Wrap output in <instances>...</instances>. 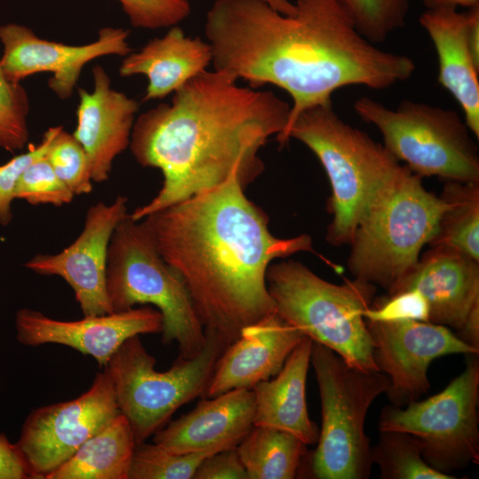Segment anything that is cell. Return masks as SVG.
<instances>
[{"mask_svg": "<svg viewBox=\"0 0 479 479\" xmlns=\"http://www.w3.org/2000/svg\"><path fill=\"white\" fill-rule=\"evenodd\" d=\"M294 4L295 13L285 15L263 0H216L204 25L215 70L253 88L273 84L290 95L285 130L344 86L384 90L412 75L414 61L365 38L337 0Z\"/></svg>", "mask_w": 479, "mask_h": 479, "instance_id": "obj_1", "label": "cell"}, {"mask_svg": "<svg viewBox=\"0 0 479 479\" xmlns=\"http://www.w3.org/2000/svg\"><path fill=\"white\" fill-rule=\"evenodd\" d=\"M234 175L224 183L142 219L165 262L185 282L205 330L228 345L275 311L266 282L271 263L312 252L307 234L280 239Z\"/></svg>", "mask_w": 479, "mask_h": 479, "instance_id": "obj_2", "label": "cell"}, {"mask_svg": "<svg viewBox=\"0 0 479 479\" xmlns=\"http://www.w3.org/2000/svg\"><path fill=\"white\" fill-rule=\"evenodd\" d=\"M135 120L130 149L138 164L159 169L163 184L135 221L220 185L237 175L247 188L264 169L259 151L285 130L291 105L271 90L241 86L213 69L194 76Z\"/></svg>", "mask_w": 479, "mask_h": 479, "instance_id": "obj_3", "label": "cell"}, {"mask_svg": "<svg viewBox=\"0 0 479 479\" xmlns=\"http://www.w3.org/2000/svg\"><path fill=\"white\" fill-rule=\"evenodd\" d=\"M291 138L317 156L329 179L327 209L332 221L326 241L334 247L349 245L360 221L406 166L383 144L345 122L332 100L301 112L277 140L284 146Z\"/></svg>", "mask_w": 479, "mask_h": 479, "instance_id": "obj_4", "label": "cell"}, {"mask_svg": "<svg viewBox=\"0 0 479 479\" xmlns=\"http://www.w3.org/2000/svg\"><path fill=\"white\" fill-rule=\"evenodd\" d=\"M266 282L275 311L285 321L349 365L379 371L364 317L374 300L376 286L357 279L333 284L294 260L271 264Z\"/></svg>", "mask_w": 479, "mask_h": 479, "instance_id": "obj_5", "label": "cell"}, {"mask_svg": "<svg viewBox=\"0 0 479 479\" xmlns=\"http://www.w3.org/2000/svg\"><path fill=\"white\" fill-rule=\"evenodd\" d=\"M106 294L112 312L153 305L161 313V341L177 342L179 357L200 352L205 329L189 291L177 271L161 255L143 220L130 213L114 229L108 247Z\"/></svg>", "mask_w": 479, "mask_h": 479, "instance_id": "obj_6", "label": "cell"}, {"mask_svg": "<svg viewBox=\"0 0 479 479\" xmlns=\"http://www.w3.org/2000/svg\"><path fill=\"white\" fill-rule=\"evenodd\" d=\"M446 203L407 167L358 224L348 267L355 279L390 293L416 266L433 239Z\"/></svg>", "mask_w": 479, "mask_h": 479, "instance_id": "obj_7", "label": "cell"}, {"mask_svg": "<svg viewBox=\"0 0 479 479\" xmlns=\"http://www.w3.org/2000/svg\"><path fill=\"white\" fill-rule=\"evenodd\" d=\"M310 363L318 386L322 424L309 470L318 479H367L373 466L365 420L373 402L390 382L380 371L347 364L329 348L313 342Z\"/></svg>", "mask_w": 479, "mask_h": 479, "instance_id": "obj_8", "label": "cell"}, {"mask_svg": "<svg viewBox=\"0 0 479 479\" xmlns=\"http://www.w3.org/2000/svg\"><path fill=\"white\" fill-rule=\"evenodd\" d=\"M205 334L199 354L190 358L178 356L166 371L156 370V359L139 335L127 339L104 367L137 444L162 428L181 406L204 394L216 361L228 346L213 331L205 330Z\"/></svg>", "mask_w": 479, "mask_h": 479, "instance_id": "obj_9", "label": "cell"}, {"mask_svg": "<svg viewBox=\"0 0 479 479\" xmlns=\"http://www.w3.org/2000/svg\"><path fill=\"white\" fill-rule=\"evenodd\" d=\"M353 106L362 120L379 130L384 146L414 174L479 182L478 148L457 112L412 100L390 109L368 97Z\"/></svg>", "mask_w": 479, "mask_h": 479, "instance_id": "obj_10", "label": "cell"}, {"mask_svg": "<svg viewBox=\"0 0 479 479\" xmlns=\"http://www.w3.org/2000/svg\"><path fill=\"white\" fill-rule=\"evenodd\" d=\"M478 354L466 355L465 369L441 392L404 407L385 406L380 431L411 435L425 461L451 475L479 463V361Z\"/></svg>", "mask_w": 479, "mask_h": 479, "instance_id": "obj_11", "label": "cell"}, {"mask_svg": "<svg viewBox=\"0 0 479 479\" xmlns=\"http://www.w3.org/2000/svg\"><path fill=\"white\" fill-rule=\"evenodd\" d=\"M119 414L114 383L105 368L76 398L33 410L17 444L34 479H45Z\"/></svg>", "mask_w": 479, "mask_h": 479, "instance_id": "obj_12", "label": "cell"}, {"mask_svg": "<svg viewBox=\"0 0 479 479\" xmlns=\"http://www.w3.org/2000/svg\"><path fill=\"white\" fill-rule=\"evenodd\" d=\"M373 360L390 385L386 395L392 405L404 407L428 392V370L440 357L478 354L449 327L429 321L395 323L366 321Z\"/></svg>", "mask_w": 479, "mask_h": 479, "instance_id": "obj_13", "label": "cell"}, {"mask_svg": "<svg viewBox=\"0 0 479 479\" xmlns=\"http://www.w3.org/2000/svg\"><path fill=\"white\" fill-rule=\"evenodd\" d=\"M128 199L91 205L83 229L67 247L56 254H37L24 266L39 275L62 278L73 289L83 316L112 313L106 294L109 243L116 226L128 216Z\"/></svg>", "mask_w": 479, "mask_h": 479, "instance_id": "obj_14", "label": "cell"}, {"mask_svg": "<svg viewBox=\"0 0 479 479\" xmlns=\"http://www.w3.org/2000/svg\"><path fill=\"white\" fill-rule=\"evenodd\" d=\"M130 31L121 27H103L96 41L83 45H68L38 37L29 27L8 23L0 26L4 46L0 67L6 78L14 82L41 72L52 74L50 89L60 98L71 97L85 64L106 56H127L132 51Z\"/></svg>", "mask_w": 479, "mask_h": 479, "instance_id": "obj_15", "label": "cell"}, {"mask_svg": "<svg viewBox=\"0 0 479 479\" xmlns=\"http://www.w3.org/2000/svg\"><path fill=\"white\" fill-rule=\"evenodd\" d=\"M162 328L161 313L150 306L83 316L78 320H59L28 308L20 309L15 314L16 338L22 345L36 347L54 343L67 346L92 357L103 367L127 339L161 334Z\"/></svg>", "mask_w": 479, "mask_h": 479, "instance_id": "obj_16", "label": "cell"}, {"mask_svg": "<svg viewBox=\"0 0 479 479\" xmlns=\"http://www.w3.org/2000/svg\"><path fill=\"white\" fill-rule=\"evenodd\" d=\"M304 336L276 311L245 326L216 361L205 389L214 397L237 389H251L274 377Z\"/></svg>", "mask_w": 479, "mask_h": 479, "instance_id": "obj_17", "label": "cell"}, {"mask_svg": "<svg viewBox=\"0 0 479 479\" xmlns=\"http://www.w3.org/2000/svg\"><path fill=\"white\" fill-rule=\"evenodd\" d=\"M93 90H78L77 125L73 136L89 159L91 179L108 180L113 162L130 145L139 103L111 86L99 65L92 69Z\"/></svg>", "mask_w": 479, "mask_h": 479, "instance_id": "obj_18", "label": "cell"}, {"mask_svg": "<svg viewBox=\"0 0 479 479\" xmlns=\"http://www.w3.org/2000/svg\"><path fill=\"white\" fill-rule=\"evenodd\" d=\"M412 288L426 298L429 322L459 333L479 312V261L455 249L431 247L388 294Z\"/></svg>", "mask_w": 479, "mask_h": 479, "instance_id": "obj_19", "label": "cell"}, {"mask_svg": "<svg viewBox=\"0 0 479 479\" xmlns=\"http://www.w3.org/2000/svg\"><path fill=\"white\" fill-rule=\"evenodd\" d=\"M252 389H237L199 402L190 412L168 422L153 443L175 453L217 452L236 447L254 426Z\"/></svg>", "mask_w": 479, "mask_h": 479, "instance_id": "obj_20", "label": "cell"}, {"mask_svg": "<svg viewBox=\"0 0 479 479\" xmlns=\"http://www.w3.org/2000/svg\"><path fill=\"white\" fill-rule=\"evenodd\" d=\"M428 34L438 59V82L460 106L465 122L479 137V62L467 40V12L427 9L419 18Z\"/></svg>", "mask_w": 479, "mask_h": 479, "instance_id": "obj_21", "label": "cell"}, {"mask_svg": "<svg viewBox=\"0 0 479 479\" xmlns=\"http://www.w3.org/2000/svg\"><path fill=\"white\" fill-rule=\"evenodd\" d=\"M212 64L209 43L200 37L185 35L172 26L162 37L149 41L138 51L130 52L122 62L119 73L127 77L145 75L148 84L144 100L163 98L186 82L208 70Z\"/></svg>", "mask_w": 479, "mask_h": 479, "instance_id": "obj_22", "label": "cell"}, {"mask_svg": "<svg viewBox=\"0 0 479 479\" xmlns=\"http://www.w3.org/2000/svg\"><path fill=\"white\" fill-rule=\"evenodd\" d=\"M313 342L304 337L273 379L255 384L254 426L289 432L307 445L314 444L319 430L310 420L306 402V379Z\"/></svg>", "mask_w": 479, "mask_h": 479, "instance_id": "obj_23", "label": "cell"}, {"mask_svg": "<svg viewBox=\"0 0 479 479\" xmlns=\"http://www.w3.org/2000/svg\"><path fill=\"white\" fill-rule=\"evenodd\" d=\"M136 445L130 422L121 413L45 479H129Z\"/></svg>", "mask_w": 479, "mask_h": 479, "instance_id": "obj_24", "label": "cell"}, {"mask_svg": "<svg viewBox=\"0 0 479 479\" xmlns=\"http://www.w3.org/2000/svg\"><path fill=\"white\" fill-rule=\"evenodd\" d=\"M236 450L248 479H293L307 455L296 436L262 426H253Z\"/></svg>", "mask_w": 479, "mask_h": 479, "instance_id": "obj_25", "label": "cell"}, {"mask_svg": "<svg viewBox=\"0 0 479 479\" xmlns=\"http://www.w3.org/2000/svg\"><path fill=\"white\" fill-rule=\"evenodd\" d=\"M446 207L430 247L458 250L479 261V182L446 180Z\"/></svg>", "mask_w": 479, "mask_h": 479, "instance_id": "obj_26", "label": "cell"}, {"mask_svg": "<svg viewBox=\"0 0 479 479\" xmlns=\"http://www.w3.org/2000/svg\"><path fill=\"white\" fill-rule=\"evenodd\" d=\"M372 447L373 464L378 465L382 479H453L434 469L423 459L414 438L404 432L380 431Z\"/></svg>", "mask_w": 479, "mask_h": 479, "instance_id": "obj_27", "label": "cell"}, {"mask_svg": "<svg viewBox=\"0 0 479 479\" xmlns=\"http://www.w3.org/2000/svg\"><path fill=\"white\" fill-rule=\"evenodd\" d=\"M213 453H175L153 443L136 445L129 479H192L202 460Z\"/></svg>", "mask_w": 479, "mask_h": 479, "instance_id": "obj_28", "label": "cell"}, {"mask_svg": "<svg viewBox=\"0 0 479 479\" xmlns=\"http://www.w3.org/2000/svg\"><path fill=\"white\" fill-rule=\"evenodd\" d=\"M357 31L373 43L383 42L403 27L408 13V0H337Z\"/></svg>", "mask_w": 479, "mask_h": 479, "instance_id": "obj_29", "label": "cell"}, {"mask_svg": "<svg viewBox=\"0 0 479 479\" xmlns=\"http://www.w3.org/2000/svg\"><path fill=\"white\" fill-rule=\"evenodd\" d=\"M56 175L75 195L92 191L88 156L76 138L60 126L45 155Z\"/></svg>", "mask_w": 479, "mask_h": 479, "instance_id": "obj_30", "label": "cell"}, {"mask_svg": "<svg viewBox=\"0 0 479 479\" xmlns=\"http://www.w3.org/2000/svg\"><path fill=\"white\" fill-rule=\"evenodd\" d=\"M28 112L26 90L8 80L0 67V148L14 153L25 147L29 138Z\"/></svg>", "mask_w": 479, "mask_h": 479, "instance_id": "obj_31", "label": "cell"}, {"mask_svg": "<svg viewBox=\"0 0 479 479\" xmlns=\"http://www.w3.org/2000/svg\"><path fill=\"white\" fill-rule=\"evenodd\" d=\"M75 194L56 175L45 156L35 160L21 174L15 199L31 205L61 207L72 202Z\"/></svg>", "mask_w": 479, "mask_h": 479, "instance_id": "obj_32", "label": "cell"}, {"mask_svg": "<svg viewBox=\"0 0 479 479\" xmlns=\"http://www.w3.org/2000/svg\"><path fill=\"white\" fill-rule=\"evenodd\" d=\"M365 321L395 323L429 319V307L423 294L416 289H406L373 300L365 312Z\"/></svg>", "mask_w": 479, "mask_h": 479, "instance_id": "obj_33", "label": "cell"}, {"mask_svg": "<svg viewBox=\"0 0 479 479\" xmlns=\"http://www.w3.org/2000/svg\"><path fill=\"white\" fill-rule=\"evenodd\" d=\"M135 27L157 29L176 26L188 17V0H118Z\"/></svg>", "mask_w": 479, "mask_h": 479, "instance_id": "obj_34", "label": "cell"}, {"mask_svg": "<svg viewBox=\"0 0 479 479\" xmlns=\"http://www.w3.org/2000/svg\"><path fill=\"white\" fill-rule=\"evenodd\" d=\"M59 128L60 126H56L48 129L37 145L31 146L27 152L16 155L0 165V225L7 226L13 219L12 204L21 174L32 162L46 155Z\"/></svg>", "mask_w": 479, "mask_h": 479, "instance_id": "obj_35", "label": "cell"}, {"mask_svg": "<svg viewBox=\"0 0 479 479\" xmlns=\"http://www.w3.org/2000/svg\"><path fill=\"white\" fill-rule=\"evenodd\" d=\"M192 479H248V476L236 447H232L205 458Z\"/></svg>", "mask_w": 479, "mask_h": 479, "instance_id": "obj_36", "label": "cell"}, {"mask_svg": "<svg viewBox=\"0 0 479 479\" xmlns=\"http://www.w3.org/2000/svg\"><path fill=\"white\" fill-rule=\"evenodd\" d=\"M0 479H34L20 448L4 433H0Z\"/></svg>", "mask_w": 479, "mask_h": 479, "instance_id": "obj_37", "label": "cell"}, {"mask_svg": "<svg viewBox=\"0 0 479 479\" xmlns=\"http://www.w3.org/2000/svg\"><path fill=\"white\" fill-rule=\"evenodd\" d=\"M427 9H456L458 6L473 8L479 6V0H422Z\"/></svg>", "mask_w": 479, "mask_h": 479, "instance_id": "obj_38", "label": "cell"}, {"mask_svg": "<svg viewBox=\"0 0 479 479\" xmlns=\"http://www.w3.org/2000/svg\"><path fill=\"white\" fill-rule=\"evenodd\" d=\"M276 11L285 15H294L296 12L294 3L289 0H263Z\"/></svg>", "mask_w": 479, "mask_h": 479, "instance_id": "obj_39", "label": "cell"}]
</instances>
